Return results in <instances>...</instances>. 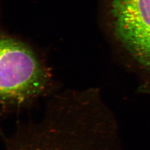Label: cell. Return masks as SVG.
<instances>
[{"label":"cell","instance_id":"6da1fadb","mask_svg":"<svg viewBox=\"0 0 150 150\" xmlns=\"http://www.w3.org/2000/svg\"><path fill=\"white\" fill-rule=\"evenodd\" d=\"M47 74L32 51L0 33V99L22 101L43 90Z\"/></svg>","mask_w":150,"mask_h":150},{"label":"cell","instance_id":"7a4b0ae2","mask_svg":"<svg viewBox=\"0 0 150 150\" xmlns=\"http://www.w3.org/2000/svg\"><path fill=\"white\" fill-rule=\"evenodd\" d=\"M8 150H68L64 132L48 123L20 131L8 144Z\"/></svg>","mask_w":150,"mask_h":150}]
</instances>
